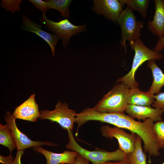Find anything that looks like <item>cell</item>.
<instances>
[{"instance_id":"11","label":"cell","mask_w":164,"mask_h":164,"mask_svg":"<svg viewBox=\"0 0 164 164\" xmlns=\"http://www.w3.org/2000/svg\"><path fill=\"white\" fill-rule=\"evenodd\" d=\"M92 9L98 15H102L114 23L122 11L124 5L120 0H94Z\"/></svg>"},{"instance_id":"28","label":"cell","mask_w":164,"mask_h":164,"mask_svg":"<svg viewBox=\"0 0 164 164\" xmlns=\"http://www.w3.org/2000/svg\"><path fill=\"white\" fill-rule=\"evenodd\" d=\"M14 157L12 156L11 153L7 156L4 157L0 155V162L3 164H12V162Z\"/></svg>"},{"instance_id":"24","label":"cell","mask_w":164,"mask_h":164,"mask_svg":"<svg viewBox=\"0 0 164 164\" xmlns=\"http://www.w3.org/2000/svg\"><path fill=\"white\" fill-rule=\"evenodd\" d=\"M22 0H2L1 6L8 12H10L14 14L16 11H20V5Z\"/></svg>"},{"instance_id":"7","label":"cell","mask_w":164,"mask_h":164,"mask_svg":"<svg viewBox=\"0 0 164 164\" xmlns=\"http://www.w3.org/2000/svg\"><path fill=\"white\" fill-rule=\"evenodd\" d=\"M40 113L39 119L49 120L52 122L58 123L63 129L72 131L76 113L69 109L66 102L61 103L59 101L53 111L42 110Z\"/></svg>"},{"instance_id":"3","label":"cell","mask_w":164,"mask_h":164,"mask_svg":"<svg viewBox=\"0 0 164 164\" xmlns=\"http://www.w3.org/2000/svg\"><path fill=\"white\" fill-rule=\"evenodd\" d=\"M130 88L123 82L115 85L93 108L102 113H124Z\"/></svg>"},{"instance_id":"10","label":"cell","mask_w":164,"mask_h":164,"mask_svg":"<svg viewBox=\"0 0 164 164\" xmlns=\"http://www.w3.org/2000/svg\"><path fill=\"white\" fill-rule=\"evenodd\" d=\"M122 113H102L93 108H87L75 114L77 129L90 121H97L114 125Z\"/></svg>"},{"instance_id":"14","label":"cell","mask_w":164,"mask_h":164,"mask_svg":"<svg viewBox=\"0 0 164 164\" xmlns=\"http://www.w3.org/2000/svg\"><path fill=\"white\" fill-rule=\"evenodd\" d=\"M125 112L133 118L143 121L149 118L153 122L161 121L164 111L161 109L153 108L150 106L128 104Z\"/></svg>"},{"instance_id":"17","label":"cell","mask_w":164,"mask_h":164,"mask_svg":"<svg viewBox=\"0 0 164 164\" xmlns=\"http://www.w3.org/2000/svg\"><path fill=\"white\" fill-rule=\"evenodd\" d=\"M153 95L148 92L141 90L138 87L130 88L128 97V104L150 106L154 101Z\"/></svg>"},{"instance_id":"2","label":"cell","mask_w":164,"mask_h":164,"mask_svg":"<svg viewBox=\"0 0 164 164\" xmlns=\"http://www.w3.org/2000/svg\"><path fill=\"white\" fill-rule=\"evenodd\" d=\"M129 44L132 49L135 52L132 68L127 74L118 79L117 82H124L130 88L136 87L138 85L135 80V74L139 67L146 61L160 60L163 58V56L160 53L149 48L140 38L132 41Z\"/></svg>"},{"instance_id":"16","label":"cell","mask_w":164,"mask_h":164,"mask_svg":"<svg viewBox=\"0 0 164 164\" xmlns=\"http://www.w3.org/2000/svg\"><path fill=\"white\" fill-rule=\"evenodd\" d=\"M154 1L155 13L153 20L148 21L147 27L150 31L159 39L164 36V1Z\"/></svg>"},{"instance_id":"26","label":"cell","mask_w":164,"mask_h":164,"mask_svg":"<svg viewBox=\"0 0 164 164\" xmlns=\"http://www.w3.org/2000/svg\"><path fill=\"white\" fill-rule=\"evenodd\" d=\"M37 9L41 11L43 14H46L48 8L46 2L41 0H29Z\"/></svg>"},{"instance_id":"6","label":"cell","mask_w":164,"mask_h":164,"mask_svg":"<svg viewBox=\"0 0 164 164\" xmlns=\"http://www.w3.org/2000/svg\"><path fill=\"white\" fill-rule=\"evenodd\" d=\"M43 26L58 36L62 41L63 46L66 47L71 37L79 33L87 31L86 24L80 26L73 24L67 18L55 22L49 19L42 14L40 21Z\"/></svg>"},{"instance_id":"13","label":"cell","mask_w":164,"mask_h":164,"mask_svg":"<svg viewBox=\"0 0 164 164\" xmlns=\"http://www.w3.org/2000/svg\"><path fill=\"white\" fill-rule=\"evenodd\" d=\"M35 94H32L27 99L16 107L12 115L15 119L32 122L36 121L39 117V106L35 100Z\"/></svg>"},{"instance_id":"18","label":"cell","mask_w":164,"mask_h":164,"mask_svg":"<svg viewBox=\"0 0 164 164\" xmlns=\"http://www.w3.org/2000/svg\"><path fill=\"white\" fill-rule=\"evenodd\" d=\"M147 66L151 70L153 77L152 84L147 92L152 95L158 94L164 85V74L155 60L149 61Z\"/></svg>"},{"instance_id":"27","label":"cell","mask_w":164,"mask_h":164,"mask_svg":"<svg viewBox=\"0 0 164 164\" xmlns=\"http://www.w3.org/2000/svg\"><path fill=\"white\" fill-rule=\"evenodd\" d=\"M164 48V36L159 38L153 50L157 52H160Z\"/></svg>"},{"instance_id":"8","label":"cell","mask_w":164,"mask_h":164,"mask_svg":"<svg viewBox=\"0 0 164 164\" xmlns=\"http://www.w3.org/2000/svg\"><path fill=\"white\" fill-rule=\"evenodd\" d=\"M6 125L10 129L14 139L17 151L43 145L56 146L57 145L48 141H34L31 140L27 136L22 132L18 128L15 122V118L9 111L6 112L4 117Z\"/></svg>"},{"instance_id":"23","label":"cell","mask_w":164,"mask_h":164,"mask_svg":"<svg viewBox=\"0 0 164 164\" xmlns=\"http://www.w3.org/2000/svg\"><path fill=\"white\" fill-rule=\"evenodd\" d=\"M153 130L159 149H164V121L156 122L154 124Z\"/></svg>"},{"instance_id":"15","label":"cell","mask_w":164,"mask_h":164,"mask_svg":"<svg viewBox=\"0 0 164 164\" xmlns=\"http://www.w3.org/2000/svg\"><path fill=\"white\" fill-rule=\"evenodd\" d=\"M36 152L42 154L46 160V164H75L78 153L75 151L65 150L62 153L53 152L41 146L32 147Z\"/></svg>"},{"instance_id":"21","label":"cell","mask_w":164,"mask_h":164,"mask_svg":"<svg viewBox=\"0 0 164 164\" xmlns=\"http://www.w3.org/2000/svg\"><path fill=\"white\" fill-rule=\"evenodd\" d=\"M0 144L8 148L11 153L16 145L11 131L7 125L0 124Z\"/></svg>"},{"instance_id":"4","label":"cell","mask_w":164,"mask_h":164,"mask_svg":"<svg viewBox=\"0 0 164 164\" xmlns=\"http://www.w3.org/2000/svg\"><path fill=\"white\" fill-rule=\"evenodd\" d=\"M69 142L67 148L75 151L80 154L93 164H99L111 161H120L127 157V154L120 148L113 152L104 150L91 151L86 149L79 145L76 142L72 131L68 130Z\"/></svg>"},{"instance_id":"5","label":"cell","mask_w":164,"mask_h":164,"mask_svg":"<svg viewBox=\"0 0 164 164\" xmlns=\"http://www.w3.org/2000/svg\"><path fill=\"white\" fill-rule=\"evenodd\" d=\"M121 30V37L119 44L123 47L125 52L127 51L126 42L129 43L136 40L141 36V31L143 27L144 22L138 20L133 11L126 8L122 10L117 21Z\"/></svg>"},{"instance_id":"1","label":"cell","mask_w":164,"mask_h":164,"mask_svg":"<svg viewBox=\"0 0 164 164\" xmlns=\"http://www.w3.org/2000/svg\"><path fill=\"white\" fill-rule=\"evenodd\" d=\"M153 121L149 118L143 122L136 121L129 115L122 113L114 125L127 129L140 137L144 143L145 152L149 154V162L151 163V156L160 154L156 135L153 130Z\"/></svg>"},{"instance_id":"22","label":"cell","mask_w":164,"mask_h":164,"mask_svg":"<svg viewBox=\"0 0 164 164\" xmlns=\"http://www.w3.org/2000/svg\"><path fill=\"white\" fill-rule=\"evenodd\" d=\"M48 9H53L59 11L62 16L68 18L70 12L69 7L73 1L71 0H46Z\"/></svg>"},{"instance_id":"31","label":"cell","mask_w":164,"mask_h":164,"mask_svg":"<svg viewBox=\"0 0 164 164\" xmlns=\"http://www.w3.org/2000/svg\"><path fill=\"white\" fill-rule=\"evenodd\" d=\"M99 164H131L127 157L125 159L121 161H119L117 162H112L111 161H108L100 163Z\"/></svg>"},{"instance_id":"12","label":"cell","mask_w":164,"mask_h":164,"mask_svg":"<svg viewBox=\"0 0 164 164\" xmlns=\"http://www.w3.org/2000/svg\"><path fill=\"white\" fill-rule=\"evenodd\" d=\"M22 22L20 24L21 28L25 31L34 33L45 41L50 47L52 56L55 55V47L60 39L54 34H51L43 30V26L38 24L29 19L26 15L23 14L22 17Z\"/></svg>"},{"instance_id":"32","label":"cell","mask_w":164,"mask_h":164,"mask_svg":"<svg viewBox=\"0 0 164 164\" xmlns=\"http://www.w3.org/2000/svg\"><path fill=\"white\" fill-rule=\"evenodd\" d=\"M147 164H149V163H147ZM164 164V162L163 163H162V164Z\"/></svg>"},{"instance_id":"19","label":"cell","mask_w":164,"mask_h":164,"mask_svg":"<svg viewBox=\"0 0 164 164\" xmlns=\"http://www.w3.org/2000/svg\"><path fill=\"white\" fill-rule=\"evenodd\" d=\"M142 139L137 135L133 151L127 154V158L131 164H147V156L142 150Z\"/></svg>"},{"instance_id":"29","label":"cell","mask_w":164,"mask_h":164,"mask_svg":"<svg viewBox=\"0 0 164 164\" xmlns=\"http://www.w3.org/2000/svg\"><path fill=\"white\" fill-rule=\"evenodd\" d=\"M24 153V150H18L15 157L14 159L12 164H21V158ZM30 164H34L33 163H31Z\"/></svg>"},{"instance_id":"30","label":"cell","mask_w":164,"mask_h":164,"mask_svg":"<svg viewBox=\"0 0 164 164\" xmlns=\"http://www.w3.org/2000/svg\"><path fill=\"white\" fill-rule=\"evenodd\" d=\"M89 161L78 153L75 164H89Z\"/></svg>"},{"instance_id":"9","label":"cell","mask_w":164,"mask_h":164,"mask_svg":"<svg viewBox=\"0 0 164 164\" xmlns=\"http://www.w3.org/2000/svg\"><path fill=\"white\" fill-rule=\"evenodd\" d=\"M100 131L103 136L111 139L116 138L119 148L126 154L133 151L137 136L136 134L133 132L129 133L118 127L112 128L108 125L102 126Z\"/></svg>"},{"instance_id":"25","label":"cell","mask_w":164,"mask_h":164,"mask_svg":"<svg viewBox=\"0 0 164 164\" xmlns=\"http://www.w3.org/2000/svg\"><path fill=\"white\" fill-rule=\"evenodd\" d=\"M155 99L152 104L155 108L162 109L164 111V92L160 93L156 95H153Z\"/></svg>"},{"instance_id":"20","label":"cell","mask_w":164,"mask_h":164,"mask_svg":"<svg viewBox=\"0 0 164 164\" xmlns=\"http://www.w3.org/2000/svg\"><path fill=\"white\" fill-rule=\"evenodd\" d=\"M124 5L126 4V8L132 11H138L144 19L147 16V9L151 1L149 0H120Z\"/></svg>"}]
</instances>
